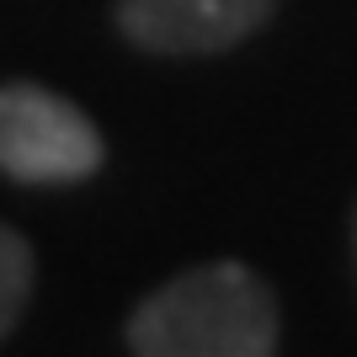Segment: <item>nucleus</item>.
<instances>
[{
	"mask_svg": "<svg viewBox=\"0 0 357 357\" xmlns=\"http://www.w3.org/2000/svg\"><path fill=\"white\" fill-rule=\"evenodd\" d=\"M278 298L240 261L181 272L128 314L134 357H278Z\"/></svg>",
	"mask_w": 357,
	"mask_h": 357,
	"instance_id": "1",
	"label": "nucleus"
},
{
	"mask_svg": "<svg viewBox=\"0 0 357 357\" xmlns=\"http://www.w3.org/2000/svg\"><path fill=\"white\" fill-rule=\"evenodd\" d=\"M107 144L96 123L59 91L11 80L0 86V171L27 187H64L86 181L102 165Z\"/></svg>",
	"mask_w": 357,
	"mask_h": 357,
	"instance_id": "2",
	"label": "nucleus"
},
{
	"mask_svg": "<svg viewBox=\"0 0 357 357\" xmlns=\"http://www.w3.org/2000/svg\"><path fill=\"white\" fill-rule=\"evenodd\" d=\"M278 0H118L123 38L144 54H224L261 32Z\"/></svg>",
	"mask_w": 357,
	"mask_h": 357,
	"instance_id": "3",
	"label": "nucleus"
},
{
	"mask_svg": "<svg viewBox=\"0 0 357 357\" xmlns=\"http://www.w3.org/2000/svg\"><path fill=\"white\" fill-rule=\"evenodd\" d=\"M32 283H38V261L32 245L16 235L11 224H0V336H11L16 320L32 304Z\"/></svg>",
	"mask_w": 357,
	"mask_h": 357,
	"instance_id": "4",
	"label": "nucleus"
}]
</instances>
